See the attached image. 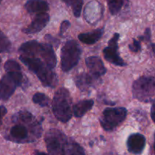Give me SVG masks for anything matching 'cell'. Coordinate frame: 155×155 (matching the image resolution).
I'll use <instances>...</instances> for the list:
<instances>
[{"mask_svg":"<svg viewBox=\"0 0 155 155\" xmlns=\"http://www.w3.org/2000/svg\"><path fill=\"white\" fill-rule=\"evenodd\" d=\"M133 97L142 102H150L155 98V75H144L132 86Z\"/></svg>","mask_w":155,"mask_h":155,"instance_id":"6","label":"cell"},{"mask_svg":"<svg viewBox=\"0 0 155 155\" xmlns=\"http://www.w3.org/2000/svg\"><path fill=\"white\" fill-rule=\"evenodd\" d=\"M12 48V43L7 36L0 30V52H8Z\"/></svg>","mask_w":155,"mask_h":155,"instance_id":"20","label":"cell"},{"mask_svg":"<svg viewBox=\"0 0 155 155\" xmlns=\"http://www.w3.org/2000/svg\"><path fill=\"white\" fill-rule=\"evenodd\" d=\"M47 151L50 154H85L84 149L74 139L57 129H51L45 136Z\"/></svg>","mask_w":155,"mask_h":155,"instance_id":"2","label":"cell"},{"mask_svg":"<svg viewBox=\"0 0 155 155\" xmlns=\"http://www.w3.org/2000/svg\"><path fill=\"white\" fill-rule=\"evenodd\" d=\"M33 101L40 107H44L49 105L50 99L45 94L42 92H36L33 95Z\"/></svg>","mask_w":155,"mask_h":155,"instance_id":"19","label":"cell"},{"mask_svg":"<svg viewBox=\"0 0 155 155\" xmlns=\"http://www.w3.org/2000/svg\"><path fill=\"white\" fill-rule=\"evenodd\" d=\"M62 1H63L67 5L72 7L74 4H76L77 2H78L80 1V0H62Z\"/></svg>","mask_w":155,"mask_h":155,"instance_id":"28","label":"cell"},{"mask_svg":"<svg viewBox=\"0 0 155 155\" xmlns=\"http://www.w3.org/2000/svg\"><path fill=\"white\" fill-rule=\"evenodd\" d=\"M93 105L94 101L92 99L81 100L73 106V113L76 117H82L92 108Z\"/></svg>","mask_w":155,"mask_h":155,"instance_id":"17","label":"cell"},{"mask_svg":"<svg viewBox=\"0 0 155 155\" xmlns=\"http://www.w3.org/2000/svg\"><path fill=\"white\" fill-rule=\"evenodd\" d=\"M81 48L74 39H70L64 43L61 53V68L64 72H69L80 61Z\"/></svg>","mask_w":155,"mask_h":155,"instance_id":"7","label":"cell"},{"mask_svg":"<svg viewBox=\"0 0 155 155\" xmlns=\"http://www.w3.org/2000/svg\"><path fill=\"white\" fill-rule=\"evenodd\" d=\"M35 117L30 112L21 110L12 117V121L17 123L11 128L9 135L6 139L16 143L33 142L41 137L42 127L41 123L34 120Z\"/></svg>","mask_w":155,"mask_h":155,"instance_id":"1","label":"cell"},{"mask_svg":"<svg viewBox=\"0 0 155 155\" xmlns=\"http://www.w3.org/2000/svg\"><path fill=\"white\" fill-rule=\"evenodd\" d=\"M24 83V76L21 71H8L0 80V100L7 101L15 89Z\"/></svg>","mask_w":155,"mask_h":155,"instance_id":"8","label":"cell"},{"mask_svg":"<svg viewBox=\"0 0 155 155\" xmlns=\"http://www.w3.org/2000/svg\"><path fill=\"white\" fill-rule=\"evenodd\" d=\"M2 0H0V3H1V2H2Z\"/></svg>","mask_w":155,"mask_h":155,"instance_id":"32","label":"cell"},{"mask_svg":"<svg viewBox=\"0 0 155 155\" xmlns=\"http://www.w3.org/2000/svg\"><path fill=\"white\" fill-rule=\"evenodd\" d=\"M154 153H155V134H154Z\"/></svg>","mask_w":155,"mask_h":155,"instance_id":"30","label":"cell"},{"mask_svg":"<svg viewBox=\"0 0 155 155\" xmlns=\"http://www.w3.org/2000/svg\"><path fill=\"white\" fill-rule=\"evenodd\" d=\"M151 117L153 122L155 124V98L152 101V105L151 108Z\"/></svg>","mask_w":155,"mask_h":155,"instance_id":"27","label":"cell"},{"mask_svg":"<svg viewBox=\"0 0 155 155\" xmlns=\"http://www.w3.org/2000/svg\"><path fill=\"white\" fill-rule=\"evenodd\" d=\"M151 48H152V51H153V53H154V55L155 56V43L151 45Z\"/></svg>","mask_w":155,"mask_h":155,"instance_id":"29","label":"cell"},{"mask_svg":"<svg viewBox=\"0 0 155 155\" xmlns=\"http://www.w3.org/2000/svg\"><path fill=\"white\" fill-rule=\"evenodd\" d=\"M151 37V31L150 28H147L145 31V34L142 36H139L138 39L140 41H150Z\"/></svg>","mask_w":155,"mask_h":155,"instance_id":"24","label":"cell"},{"mask_svg":"<svg viewBox=\"0 0 155 155\" xmlns=\"http://www.w3.org/2000/svg\"><path fill=\"white\" fill-rule=\"evenodd\" d=\"M104 32V27H100V28L92 30L91 32L80 33L78 36V39L86 45H92L98 42L102 37Z\"/></svg>","mask_w":155,"mask_h":155,"instance_id":"15","label":"cell"},{"mask_svg":"<svg viewBox=\"0 0 155 155\" xmlns=\"http://www.w3.org/2000/svg\"><path fill=\"white\" fill-rule=\"evenodd\" d=\"M5 70L6 72L8 71H21V68L19 64L14 60H8L5 64Z\"/></svg>","mask_w":155,"mask_h":155,"instance_id":"21","label":"cell"},{"mask_svg":"<svg viewBox=\"0 0 155 155\" xmlns=\"http://www.w3.org/2000/svg\"><path fill=\"white\" fill-rule=\"evenodd\" d=\"M146 139L143 135L140 133H133L128 137L127 146L129 152L134 154H140L145 147Z\"/></svg>","mask_w":155,"mask_h":155,"instance_id":"13","label":"cell"},{"mask_svg":"<svg viewBox=\"0 0 155 155\" xmlns=\"http://www.w3.org/2000/svg\"><path fill=\"white\" fill-rule=\"evenodd\" d=\"M45 39H46L47 41H48V42H49V43L51 44V45H54L56 47H58V45L59 43H60V42H59L58 39H55V38H53L52 36H51V35H49V34L45 35Z\"/></svg>","mask_w":155,"mask_h":155,"instance_id":"25","label":"cell"},{"mask_svg":"<svg viewBox=\"0 0 155 155\" xmlns=\"http://www.w3.org/2000/svg\"><path fill=\"white\" fill-rule=\"evenodd\" d=\"M107 2L110 14L117 15L120 12L122 8L128 2V0H107Z\"/></svg>","mask_w":155,"mask_h":155,"instance_id":"18","label":"cell"},{"mask_svg":"<svg viewBox=\"0 0 155 155\" xmlns=\"http://www.w3.org/2000/svg\"><path fill=\"white\" fill-rule=\"evenodd\" d=\"M119 39L120 34L118 33H115L111 39L109 40L108 45L103 49V55H104V59L112 64L119 67H125L127 65V63L123 60L118 52Z\"/></svg>","mask_w":155,"mask_h":155,"instance_id":"10","label":"cell"},{"mask_svg":"<svg viewBox=\"0 0 155 155\" xmlns=\"http://www.w3.org/2000/svg\"><path fill=\"white\" fill-rule=\"evenodd\" d=\"M24 7L26 10L30 14L46 12L49 9L48 2L44 0H28L26 2Z\"/></svg>","mask_w":155,"mask_h":155,"instance_id":"16","label":"cell"},{"mask_svg":"<svg viewBox=\"0 0 155 155\" xmlns=\"http://www.w3.org/2000/svg\"><path fill=\"white\" fill-rule=\"evenodd\" d=\"M101 83L100 77L87 73H81L76 76L75 83L82 92H89L90 89L95 88Z\"/></svg>","mask_w":155,"mask_h":155,"instance_id":"11","label":"cell"},{"mask_svg":"<svg viewBox=\"0 0 155 155\" xmlns=\"http://www.w3.org/2000/svg\"><path fill=\"white\" fill-rule=\"evenodd\" d=\"M19 59L28 68L30 71L38 77L45 87L54 88L58 84V77L55 73L43 61L35 56L21 54Z\"/></svg>","mask_w":155,"mask_h":155,"instance_id":"3","label":"cell"},{"mask_svg":"<svg viewBox=\"0 0 155 155\" xmlns=\"http://www.w3.org/2000/svg\"><path fill=\"white\" fill-rule=\"evenodd\" d=\"M19 51L24 55L39 58L51 69H54L57 64V58L50 43H41L36 40L28 41L21 45Z\"/></svg>","mask_w":155,"mask_h":155,"instance_id":"4","label":"cell"},{"mask_svg":"<svg viewBox=\"0 0 155 155\" xmlns=\"http://www.w3.org/2000/svg\"><path fill=\"white\" fill-rule=\"evenodd\" d=\"M1 62H2V60H1V58H0V65H1Z\"/></svg>","mask_w":155,"mask_h":155,"instance_id":"31","label":"cell"},{"mask_svg":"<svg viewBox=\"0 0 155 155\" xmlns=\"http://www.w3.org/2000/svg\"><path fill=\"white\" fill-rule=\"evenodd\" d=\"M52 111L56 119L62 123H68L72 117V98L69 91L65 88H60L54 93Z\"/></svg>","mask_w":155,"mask_h":155,"instance_id":"5","label":"cell"},{"mask_svg":"<svg viewBox=\"0 0 155 155\" xmlns=\"http://www.w3.org/2000/svg\"><path fill=\"white\" fill-rule=\"evenodd\" d=\"M71 27V22L68 20H64L61 22L60 26V30H59V36L64 37V34L66 33L67 30H68V28Z\"/></svg>","mask_w":155,"mask_h":155,"instance_id":"23","label":"cell"},{"mask_svg":"<svg viewBox=\"0 0 155 155\" xmlns=\"http://www.w3.org/2000/svg\"><path fill=\"white\" fill-rule=\"evenodd\" d=\"M86 64L91 74L97 77H102L107 72V69L98 56L88 57L86 59Z\"/></svg>","mask_w":155,"mask_h":155,"instance_id":"14","label":"cell"},{"mask_svg":"<svg viewBox=\"0 0 155 155\" xmlns=\"http://www.w3.org/2000/svg\"><path fill=\"white\" fill-rule=\"evenodd\" d=\"M127 110L125 107H107L100 119L101 126L105 131H112L126 120Z\"/></svg>","mask_w":155,"mask_h":155,"instance_id":"9","label":"cell"},{"mask_svg":"<svg viewBox=\"0 0 155 155\" xmlns=\"http://www.w3.org/2000/svg\"><path fill=\"white\" fill-rule=\"evenodd\" d=\"M50 17L47 12L37 14L31 24L24 28L22 31L26 34H33L40 32L49 22Z\"/></svg>","mask_w":155,"mask_h":155,"instance_id":"12","label":"cell"},{"mask_svg":"<svg viewBox=\"0 0 155 155\" xmlns=\"http://www.w3.org/2000/svg\"><path fill=\"white\" fill-rule=\"evenodd\" d=\"M129 48L132 52H139L141 51V41L139 39H133V42L129 45Z\"/></svg>","mask_w":155,"mask_h":155,"instance_id":"22","label":"cell"},{"mask_svg":"<svg viewBox=\"0 0 155 155\" xmlns=\"http://www.w3.org/2000/svg\"><path fill=\"white\" fill-rule=\"evenodd\" d=\"M7 109H6V107L5 106H0V126L2 124V119L5 116L6 114H7Z\"/></svg>","mask_w":155,"mask_h":155,"instance_id":"26","label":"cell"}]
</instances>
